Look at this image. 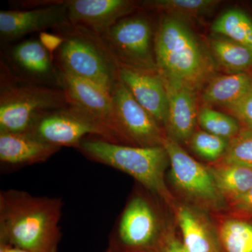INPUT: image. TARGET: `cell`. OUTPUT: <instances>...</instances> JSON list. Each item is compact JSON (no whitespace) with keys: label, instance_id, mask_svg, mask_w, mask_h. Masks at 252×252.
<instances>
[{"label":"cell","instance_id":"277c9868","mask_svg":"<svg viewBox=\"0 0 252 252\" xmlns=\"http://www.w3.org/2000/svg\"><path fill=\"white\" fill-rule=\"evenodd\" d=\"M64 41L56 51L59 69L112 94L119 81V63L98 36L72 25L56 30Z\"/></svg>","mask_w":252,"mask_h":252},{"label":"cell","instance_id":"9a60e30c","mask_svg":"<svg viewBox=\"0 0 252 252\" xmlns=\"http://www.w3.org/2000/svg\"><path fill=\"white\" fill-rule=\"evenodd\" d=\"M69 23L96 35H100L133 9L134 3L126 0L65 1Z\"/></svg>","mask_w":252,"mask_h":252},{"label":"cell","instance_id":"d4e9b609","mask_svg":"<svg viewBox=\"0 0 252 252\" xmlns=\"http://www.w3.org/2000/svg\"><path fill=\"white\" fill-rule=\"evenodd\" d=\"M198 123L205 132L229 140L241 130L238 121L234 117L208 106H204L199 110Z\"/></svg>","mask_w":252,"mask_h":252},{"label":"cell","instance_id":"ffe728a7","mask_svg":"<svg viewBox=\"0 0 252 252\" xmlns=\"http://www.w3.org/2000/svg\"><path fill=\"white\" fill-rule=\"evenodd\" d=\"M177 220L187 252H217L208 230L194 212L187 207H180Z\"/></svg>","mask_w":252,"mask_h":252},{"label":"cell","instance_id":"7a4b0ae2","mask_svg":"<svg viewBox=\"0 0 252 252\" xmlns=\"http://www.w3.org/2000/svg\"><path fill=\"white\" fill-rule=\"evenodd\" d=\"M154 51L158 73L166 85L198 92L215 77L213 60L185 21L164 16L155 32Z\"/></svg>","mask_w":252,"mask_h":252},{"label":"cell","instance_id":"3957f363","mask_svg":"<svg viewBox=\"0 0 252 252\" xmlns=\"http://www.w3.org/2000/svg\"><path fill=\"white\" fill-rule=\"evenodd\" d=\"M77 149L91 160L132 176L152 193L170 198L164 180L170 160L163 146L136 147L94 137L84 138Z\"/></svg>","mask_w":252,"mask_h":252},{"label":"cell","instance_id":"4316f807","mask_svg":"<svg viewBox=\"0 0 252 252\" xmlns=\"http://www.w3.org/2000/svg\"><path fill=\"white\" fill-rule=\"evenodd\" d=\"M189 142L193 152L200 157L210 161H216L224 155L229 140L204 130H198L194 132Z\"/></svg>","mask_w":252,"mask_h":252},{"label":"cell","instance_id":"2e32d148","mask_svg":"<svg viewBox=\"0 0 252 252\" xmlns=\"http://www.w3.org/2000/svg\"><path fill=\"white\" fill-rule=\"evenodd\" d=\"M168 112L166 127L169 137L187 142L195 132L198 109L196 91L182 86L166 85Z\"/></svg>","mask_w":252,"mask_h":252},{"label":"cell","instance_id":"9c48e42d","mask_svg":"<svg viewBox=\"0 0 252 252\" xmlns=\"http://www.w3.org/2000/svg\"><path fill=\"white\" fill-rule=\"evenodd\" d=\"M62 89L68 98L112 135L116 143H127L118 119L112 94L99 86L61 70Z\"/></svg>","mask_w":252,"mask_h":252},{"label":"cell","instance_id":"f546056e","mask_svg":"<svg viewBox=\"0 0 252 252\" xmlns=\"http://www.w3.org/2000/svg\"><path fill=\"white\" fill-rule=\"evenodd\" d=\"M234 205L239 210L245 212H252V188L242 196L233 200Z\"/></svg>","mask_w":252,"mask_h":252},{"label":"cell","instance_id":"f1b7e54d","mask_svg":"<svg viewBox=\"0 0 252 252\" xmlns=\"http://www.w3.org/2000/svg\"><path fill=\"white\" fill-rule=\"evenodd\" d=\"M39 40L50 54L53 55L62 45L64 38L59 34H55L46 32H41L39 33Z\"/></svg>","mask_w":252,"mask_h":252},{"label":"cell","instance_id":"44dd1931","mask_svg":"<svg viewBox=\"0 0 252 252\" xmlns=\"http://www.w3.org/2000/svg\"><path fill=\"white\" fill-rule=\"evenodd\" d=\"M220 2L216 0H154L144 1L142 4L147 9L161 11L185 22V20L203 17Z\"/></svg>","mask_w":252,"mask_h":252},{"label":"cell","instance_id":"7402d4cb","mask_svg":"<svg viewBox=\"0 0 252 252\" xmlns=\"http://www.w3.org/2000/svg\"><path fill=\"white\" fill-rule=\"evenodd\" d=\"M214 32L238 43L252 51V19L240 9H230L216 19Z\"/></svg>","mask_w":252,"mask_h":252},{"label":"cell","instance_id":"603a6c76","mask_svg":"<svg viewBox=\"0 0 252 252\" xmlns=\"http://www.w3.org/2000/svg\"><path fill=\"white\" fill-rule=\"evenodd\" d=\"M210 171L220 193L233 200L252 188V169L222 165Z\"/></svg>","mask_w":252,"mask_h":252},{"label":"cell","instance_id":"1f68e13d","mask_svg":"<svg viewBox=\"0 0 252 252\" xmlns=\"http://www.w3.org/2000/svg\"><path fill=\"white\" fill-rule=\"evenodd\" d=\"M0 252H30L26 250H21V249L13 248L9 245H3L0 244Z\"/></svg>","mask_w":252,"mask_h":252},{"label":"cell","instance_id":"5b68a950","mask_svg":"<svg viewBox=\"0 0 252 252\" xmlns=\"http://www.w3.org/2000/svg\"><path fill=\"white\" fill-rule=\"evenodd\" d=\"M0 132H29L45 113L69 102L65 91L58 88L26 82L1 71Z\"/></svg>","mask_w":252,"mask_h":252},{"label":"cell","instance_id":"484cf974","mask_svg":"<svg viewBox=\"0 0 252 252\" xmlns=\"http://www.w3.org/2000/svg\"><path fill=\"white\" fill-rule=\"evenodd\" d=\"M222 162L223 165L252 169V129L243 127L229 140Z\"/></svg>","mask_w":252,"mask_h":252},{"label":"cell","instance_id":"cb8c5ba5","mask_svg":"<svg viewBox=\"0 0 252 252\" xmlns=\"http://www.w3.org/2000/svg\"><path fill=\"white\" fill-rule=\"evenodd\" d=\"M220 236L225 252H252V224L230 220L220 225Z\"/></svg>","mask_w":252,"mask_h":252},{"label":"cell","instance_id":"8992f818","mask_svg":"<svg viewBox=\"0 0 252 252\" xmlns=\"http://www.w3.org/2000/svg\"><path fill=\"white\" fill-rule=\"evenodd\" d=\"M97 36L119 64L158 72L154 51L155 33L148 18H123Z\"/></svg>","mask_w":252,"mask_h":252},{"label":"cell","instance_id":"4fadbf2b","mask_svg":"<svg viewBox=\"0 0 252 252\" xmlns=\"http://www.w3.org/2000/svg\"><path fill=\"white\" fill-rule=\"evenodd\" d=\"M7 58L18 79L50 87L58 86L62 89L60 69L55 67L52 55L39 39L18 43L10 49Z\"/></svg>","mask_w":252,"mask_h":252},{"label":"cell","instance_id":"8fae6325","mask_svg":"<svg viewBox=\"0 0 252 252\" xmlns=\"http://www.w3.org/2000/svg\"><path fill=\"white\" fill-rule=\"evenodd\" d=\"M112 95L127 143L141 147L162 146L165 136L161 127L120 81L114 88Z\"/></svg>","mask_w":252,"mask_h":252},{"label":"cell","instance_id":"4dcf8cb0","mask_svg":"<svg viewBox=\"0 0 252 252\" xmlns=\"http://www.w3.org/2000/svg\"><path fill=\"white\" fill-rule=\"evenodd\" d=\"M163 252H187L184 246L183 243L177 240L170 241L165 247Z\"/></svg>","mask_w":252,"mask_h":252},{"label":"cell","instance_id":"e0dca14e","mask_svg":"<svg viewBox=\"0 0 252 252\" xmlns=\"http://www.w3.org/2000/svg\"><path fill=\"white\" fill-rule=\"evenodd\" d=\"M61 149L30 132H0V161L6 165L19 166L45 162Z\"/></svg>","mask_w":252,"mask_h":252},{"label":"cell","instance_id":"5bb4252c","mask_svg":"<svg viewBox=\"0 0 252 252\" xmlns=\"http://www.w3.org/2000/svg\"><path fill=\"white\" fill-rule=\"evenodd\" d=\"M119 79L158 125L165 126L168 97L165 83L158 73L119 64Z\"/></svg>","mask_w":252,"mask_h":252},{"label":"cell","instance_id":"83f0119b","mask_svg":"<svg viewBox=\"0 0 252 252\" xmlns=\"http://www.w3.org/2000/svg\"><path fill=\"white\" fill-rule=\"evenodd\" d=\"M225 108L245 127L252 129V85L241 98Z\"/></svg>","mask_w":252,"mask_h":252},{"label":"cell","instance_id":"30bf717a","mask_svg":"<svg viewBox=\"0 0 252 252\" xmlns=\"http://www.w3.org/2000/svg\"><path fill=\"white\" fill-rule=\"evenodd\" d=\"M162 146L168 155L172 179L176 187L199 201H218L220 192L210 170L189 156L172 137L165 136Z\"/></svg>","mask_w":252,"mask_h":252},{"label":"cell","instance_id":"7c38bea8","mask_svg":"<svg viewBox=\"0 0 252 252\" xmlns=\"http://www.w3.org/2000/svg\"><path fill=\"white\" fill-rule=\"evenodd\" d=\"M41 7L25 11H0V37L1 43H8L23 36L54 28L69 26L65 1L39 4Z\"/></svg>","mask_w":252,"mask_h":252},{"label":"cell","instance_id":"d6a6232c","mask_svg":"<svg viewBox=\"0 0 252 252\" xmlns=\"http://www.w3.org/2000/svg\"><path fill=\"white\" fill-rule=\"evenodd\" d=\"M105 252H114L113 251L112 249H111L110 248H108V249H107V251H106Z\"/></svg>","mask_w":252,"mask_h":252},{"label":"cell","instance_id":"52a82bcc","mask_svg":"<svg viewBox=\"0 0 252 252\" xmlns=\"http://www.w3.org/2000/svg\"><path fill=\"white\" fill-rule=\"evenodd\" d=\"M29 132L43 142L60 148L71 147L77 149L88 135L116 143L108 131L69 99L63 107L41 116Z\"/></svg>","mask_w":252,"mask_h":252},{"label":"cell","instance_id":"ba28073f","mask_svg":"<svg viewBox=\"0 0 252 252\" xmlns=\"http://www.w3.org/2000/svg\"><path fill=\"white\" fill-rule=\"evenodd\" d=\"M158 233V221L152 204L135 195L124 209L109 248L114 252H151Z\"/></svg>","mask_w":252,"mask_h":252},{"label":"cell","instance_id":"d6986e66","mask_svg":"<svg viewBox=\"0 0 252 252\" xmlns=\"http://www.w3.org/2000/svg\"><path fill=\"white\" fill-rule=\"evenodd\" d=\"M213 57L220 66L231 73H252V51L224 36L210 41Z\"/></svg>","mask_w":252,"mask_h":252},{"label":"cell","instance_id":"6da1fadb","mask_svg":"<svg viewBox=\"0 0 252 252\" xmlns=\"http://www.w3.org/2000/svg\"><path fill=\"white\" fill-rule=\"evenodd\" d=\"M63 200L9 189L0 192V244L30 252H58Z\"/></svg>","mask_w":252,"mask_h":252},{"label":"cell","instance_id":"ac0fdd59","mask_svg":"<svg viewBox=\"0 0 252 252\" xmlns=\"http://www.w3.org/2000/svg\"><path fill=\"white\" fill-rule=\"evenodd\" d=\"M252 85V73H231L215 76L203 88L201 98L205 106L225 107L234 103Z\"/></svg>","mask_w":252,"mask_h":252}]
</instances>
